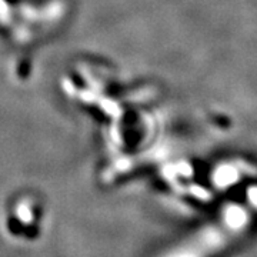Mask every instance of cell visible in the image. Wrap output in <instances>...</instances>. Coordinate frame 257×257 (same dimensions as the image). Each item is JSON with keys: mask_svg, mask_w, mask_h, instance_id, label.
I'll use <instances>...</instances> for the list:
<instances>
[{"mask_svg": "<svg viewBox=\"0 0 257 257\" xmlns=\"http://www.w3.org/2000/svg\"><path fill=\"white\" fill-rule=\"evenodd\" d=\"M9 230L15 234V236H23L25 231V226L16 219H10L9 220Z\"/></svg>", "mask_w": 257, "mask_h": 257, "instance_id": "cell-1", "label": "cell"}, {"mask_svg": "<svg viewBox=\"0 0 257 257\" xmlns=\"http://www.w3.org/2000/svg\"><path fill=\"white\" fill-rule=\"evenodd\" d=\"M23 236L28 237V239H36L37 236H39V229H37L36 226H28V227H25Z\"/></svg>", "mask_w": 257, "mask_h": 257, "instance_id": "cell-2", "label": "cell"}]
</instances>
